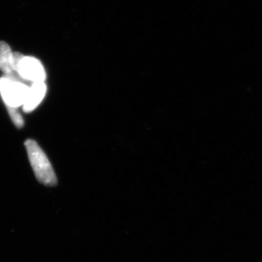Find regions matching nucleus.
<instances>
[{"label":"nucleus","mask_w":262,"mask_h":262,"mask_svg":"<svg viewBox=\"0 0 262 262\" xmlns=\"http://www.w3.org/2000/svg\"><path fill=\"white\" fill-rule=\"evenodd\" d=\"M25 146L29 162L37 180L46 186L53 187L56 185L58 179L56 173L40 146L32 139L26 141Z\"/></svg>","instance_id":"1"},{"label":"nucleus","mask_w":262,"mask_h":262,"mask_svg":"<svg viewBox=\"0 0 262 262\" xmlns=\"http://www.w3.org/2000/svg\"><path fill=\"white\" fill-rule=\"evenodd\" d=\"M0 70L4 75H14V53L9 45L4 41H0Z\"/></svg>","instance_id":"5"},{"label":"nucleus","mask_w":262,"mask_h":262,"mask_svg":"<svg viewBox=\"0 0 262 262\" xmlns=\"http://www.w3.org/2000/svg\"><path fill=\"white\" fill-rule=\"evenodd\" d=\"M15 72L23 80L34 82H45L46 72L42 63L37 58L14 53Z\"/></svg>","instance_id":"3"},{"label":"nucleus","mask_w":262,"mask_h":262,"mask_svg":"<svg viewBox=\"0 0 262 262\" xmlns=\"http://www.w3.org/2000/svg\"><path fill=\"white\" fill-rule=\"evenodd\" d=\"M47 92V85L45 82H34L29 87L28 94L23 105L25 113H29L35 110L42 102Z\"/></svg>","instance_id":"4"},{"label":"nucleus","mask_w":262,"mask_h":262,"mask_svg":"<svg viewBox=\"0 0 262 262\" xmlns=\"http://www.w3.org/2000/svg\"><path fill=\"white\" fill-rule=\"evenodd\" d=\"M22 80L17 74L0 77V94L6 106L18 108L23 106L29 87Z\"/></svg>","instance_id":"2"},{"label":"nucleus","mask_w":262,"mask_h":262,"mask_svg":"<svg viewBox=\"0 0 262 262\" xmlns=\"http://www.w3.org/2000/svg\"><path fill=\"white\" fill-rule=\"evenodd\" d=\"M7 108H8L10 118H11L12 121L14 123L15 126L19 127V128L23 127L24 124V120L22 118L21 115L17 110V108L8 107V106H7Z\"/></svg>","instance_id":"6"}]
</instances>
